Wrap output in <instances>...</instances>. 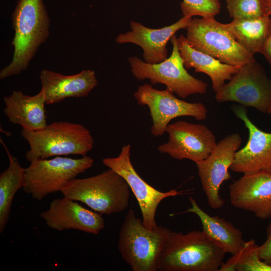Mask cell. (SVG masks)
<instances>
[{"label":"cell","instance_id":"6da1fadb","mask_svg":"<svg viewBox=\"0 0 271 271\" xmlns=\"http://www.w3.org/2000/svg\"><path fill=\"white\" fill-rule=\"evenodd\" d=\"M12 19L13 56L11 62L0 71L1 80L26 70L49 35L50 21L43 0H18Z\"/></svg>","mask_w":271,"mask_h":271},{"label":"cell","instance_id":"7a4b0ae2","mask_svg":"<svg viewBox=\"0 0 271 271\" xmlns=\"http://www.w3.org/2000/svg\"><path fill=\"white\" fill-rule=\"evenodd\" d=\"M226 252L203 231H170L158 264L160 271H218Z\"/></svg>","mask_w":271,"mask_h":271},{"label":"cell","instance_id":"3957f363","mask_svg":"<svg viewBox=\"0 0 271 271\" xmlns=\"http://www.w3.org/2000/svg\"><path fill=\"white\" fill-rule=\"evenodd\" d=\"M22 137L29 143L27 160L45 159L69 155L87 156L93 147L94 140L89 129L80 123L55 121L34 131L22 129Z\"/></svg>","mask_w":271,"mask_h":271},{"label":"cell","instance_id":"277c9868","mask_svg":"<svg viewBox=\"0 0 271 271\" xmlns=\"http://www.w3.org/2000/svg\"><path fill=\"white\" fill-rule=\"evenodd\" d=\"M61 192L102 215L124 211L129 204L130 188L121 176L108 168L93 176L70 180Z\"/></svg>","mask_w":271,"mask_h":271},{"label":"cell","instance_id":"5b68a950","mask_svg":"<svg viewBox=\"0 0 271 271\" xmlns=\"http://www.w3.org/2000/svg\"><path fill=\"white\" fill-rule=\"evenodd\" d=\"M170 231L162 226L148 228L130 209L119 234L117 247L122 258L133 271L158 270L160 256Z\"/></svg>","mask_w":271,"mask_h":271},{"label":"cell","instance_id":"8992f818","mask_svg":"<svg viewBox=\"0 0 271 271\" xmlns=\"http://www.w3.org/2000/svg\"><path fill=\"white\" fill-rule=\"evenodd\" d=\"M170 41L173 46L172 53L161 62L149 64L136 56L129 57L128 61L133 76L139 80L148 79L152 84H164L182 98L206 93L207 84L190 75L185 67L176 36L174 35Z\"/></svg>","mask_w":271,"mask_h":271},{"label":"cell","instance_id":"52a82bcc","mask_svg":"<svg viewBox=\"0 0 271 271\" xmlns=\"http://www.w3.org/2000/svg\"><path fill=\"white\" fill-rule=\"evenodd\" d=\"M25 168L23 191L38 201L61 191L65 185L93 165L94 160L85 156L79 159L61 156L52 159H38Z\"/></svg>","mask_w":271,"mask_h":271},{"label":"cell","instance_id":"ba28073f","mask_svg":"<svg viewBox=\"0 0 271 271\" xmlns=\"http://www.w3.org/2000/svg\"><path fill=\"white\" fill-rule=\"evenodd\" d=\"M186 29V39L193 48L223 63L241 67L256 60L215 18H192Z\"/></svg>","mask_w":271,"mask_h":271},{"label":"cell","instance_id":"9c48e42d","mask_svg":"<svg viewBox=\"0 0 271 271\" xmlns=\"http://www.w3.org/2000/svg\"><path fill=\"white\" fill-rule=\"evenodd\" d=\"M215 99L219 103L237 102L267 113L271 108V79L255 60L240 67L216 92Z\"/></svg>","mask_w":271,"mask_h":271},{"label":"cell","instance_id":"30bf717a","mask_svg":"<svg viewBox=\"0 0 271 271\" xmlns=\"http://www.w3.org/2000/svg\"><path fill=\"white\" fill-rule=\"evenodd\" d=\"M138 103L147 106L153 124L151 132L155 137L162 136L171 120L180 116H191L205 120L207 110L201 102H188L177 98L168 88L158 90L149 84L139 86L134 93Z\"/></svg>","mask_w":271,"mask_h":271},{"label":"cell","instance_id":"8fae6325","mask_svg":"<svg viewBox=\"0 0 271 271\" xmlns=\"http://www.w3.org/2000/svg\"><path fill=\"white\" fill-rule=\"evenodd\" d=\"M241 142L239 133L230 134L217 143L206 158L195 163L202 189L212 209H220L224 204L219 190L222 183L231 178L229 169Z\"/></svg>","mask_w":271,"mask_h":271},{"label":"cell","instance_id":"7c38bea8","mask_svg":"<svg viewBox=\"0 0 271 271\" xmlns=\"http://www.w3.org/2000/svg\"><path fill=\"white\" fill-rule=\"evenodd\" d=\"M130 149V145H125L121 148L118 156L104 158L102 163L124 179L138 201L144 225L149 229H153L158 226L155 217L161 202L166 198L175 197L181 193L174 189L161 192L145 181L131 163Z\"/></svg>","mask_w":271,"mask_h":271},{"label":"cell","instance_id":"4fadbf2b","mask_svg":"<svg viewBox=\"0 0 271 271\" xmlns=\"http://www.w3.org/2000/svg\"><path fill=\"white\" fill-rule=\"evenodd\" d=\"M168 141L158 151L171 158L187 159L195 163L206 158L217 145L213 132L203 124L179 120L167 126Z\"/></svg>","mask_w":271,"mask_h":271},{"label":"cell","instance_id":"5bb4252c","mask_svg":"<svg viewBox=\"0 0 271 271\" xmlns=\"http://www.w3.org/2000/svg\"><path fill=\"white\" fill-rule=\"evenodd\" d=\"M248 131L245 146L237 151L230 170L243 174L260 172L271 173V133L260 129L249 119L244 107L231 106Z\"/></svg>","mask_w":271,"mask_h":271},{"label":"cell","instance_id":"9a60e30c","mask_svg":"<svg viewBox=\"0 0 271 271\" xmlns=\"http://www.w3.org/2000/svg\"><path fill=\"white\" fill-rule=\"evenodd\" d=\"M40 216L48 227L59 231L75 229L97 234L104 227L102 214L87 209L77 201L65 196L53 200Z\"/></svg>","mask_w":271,"mask_h":271},{"label":"cell","instance_id":"2e32d148","mask_svg":"<svg viewBox=\"0 0 271 271\" xmlns=\"http://www.w3.org/2000/svg\"><path fill=\"white\" fill-rule=\"evenodd\" d=\"M231 204L261 219L271 217V173L243 174L229 187Z\"/></svg>","mask_w":271,"mask_h":271},{"label":"cell","instance_id":"e0dca14e","mask_svg":"<svg viewBox=\"0 0 271 271\" xmlns=\"http://www.w3.org/2000/svg\"><path fill=\"white\" fill-rule=\"evenodd\" d=\"M192 18L183 16L170 26L160 29L149 28L141 23L130 21V30L118 35L116 43L136 44L142 48L145 62L158 63L168 57L167 45L169 41L179 30L186 28Z\"/></svg>","mask_w":271,"mask_h":271},{"label":"cell","instance_id":"ac0fdd59","mask_svg":"<svg viewBox=\"0 0 271 271\" xmlns=\"http://www.w3.org/2000/svg\"><path fill=\"white\" fill-rule=\"evenodd\" d=\"M40 79L46 104H55L69 97L87 96L98 84L95 71L89 69L71 75L43 69Z\"/></svg>","mask_w":271,"mask_h":271},{"label":"cell","instance_id":"d6986e66","mask_svg":"<svg viewBox=\"0 0 271 271\" xmlns=\"http://www.w3.org/2000/svg\"><path fill=\"white\" fill-rule=\"evenodd\" d=\"M4 112L9 121L19 124L22 129L37 130L46 127L47 115L45 99L42 91L33 96L24 94L22 91H14L4 97Z\"/></svg>","mask_w":271,"mask_h":271},{"label":"cell","instance_id":"ffe728a7","mask_svg":"<svg viewBox=\"0 0 271 271\" xmlns=\"http://www.w3.org/2000/svg\"><path fill=\"white\" fill-rule=\"evenodd\" d=\"M180 55L186 69L193 68L196 72L208 75L215 92H218L240 67L223 63L214 57L193 48L183 35L177 38Z\"/></svg>","mask_w":271,"mask_h":271},{"label":"cell","instance_id":"44dd1931","mask_svg":"<svg viewBox=\"0 0 271 271\" xmlns=\"http://www.w3.org/2000/svg\"><path fill=\"white\" fill-rule=\"evenodd\" d=\"M191 206L185 213L196 214L202 226V231L207 236L222 248L226 253L233 255L243 246L241 231L231 222L218 216H211L202 210L192 197L189 198Z\"/></svg>","mask_w":271,"mask_h":271},{"label":"cell","instance_id":"7402d4cb","mask_svg":"<svg viewBox=\"0 0 271 271\" xmlns=\"http://www.w3.org/2000/svg\"><path fill=\"white\" fill-rule=\"evenodd\" d=\"M0 141L7 154L9 165L0 174V233L5 230L9 221L11 207L17 191L24 184L25 168L22 167L18 160L13 156L6 144Z\"/></svg>","mask_w":271,"mask_h":271},{"label":"cell","instance_id":"603a6c76","mask_svg":"<svg viewBox=\"0 0 271 271\" xmlns=\"http://www.w3.org/2000/svg\"><path fill=\"white\" fill-rule=\"evenodd\" d=\"M269 16L253 19H233L225 27L236 40L250 53H260L269 34Z\"/></svg>","mask_w":271,"mask_h":271},{"label":"cell","instance_id":"cb8c5ba5","mask_svg":"<svg viewBox=\"0 0 271 271\" xmlns=\"http://www.w3.org/2000/svg\"><path fill=\"white\" fill-rule=\"evenodd\" d=\"M254 239L245 241L242 247L223 262L219 271H271V265L261 260Z\"/></svg>","mask_w":271,"mask_h":271},{"label":"cell","instance_id":"d4e9b609","mask_svg":"<svg viewBox=\"0 0 271 271\" xmlns=\"http://www.w3.org/2000/svg\"><path fill=\"white\" fill-rule=\"evenodd\" d=\"M229 15L233 19H253L265 16L262 0H226Z\"/></svg>","mask_w":271,"mask_h":271},{"label":"cell","instance_id":"484cf974","mask_svg":"<svg viewBox=\"0 0 271 271\" xmlns=\"http://www.w3.org/2000/svg\"><path fill=\"white\" fill-rule=\"evenodd\" d=\"M180 9L184 17L214 18L221 10L219 0H183Z\"/></svg>","mask_w":271,"mask_h":271},{"label":"cell","instance_id":"4316f807","mask_svg":"<svg viewBox=\"0 0 271 271\" xmlns=\"http://www.w3.org/2000/svg\"><path fill=\"white\" fill-rule=\"evenodd\" d=\"M266 239L258 246V254L261 260L271 265V221L266 229Z\"/></svg>","mask_w":271,"mask_h":271},{"label":"cell","instance_id":"83f0119b","mask_svg":"<svg viewBox=\"0 0 271 271\" xmlns=\"http://www.w3.org/2000/svg\"><path fill=\"white\" fill-rule=\"evenodd\" d=\"M260 53L265 57L271 68V33L267 37Z\"/></svg>","mask_w":271,"mask_h":271},{"label":"cell","instance_id":"f1b7e54d","mask_svg":"<svg viewBox=\"0 0 271 271\" xmlns=\"http://www.w3.org/2000/svg\"><path fill=\"white\" fill-rule=\"evenodd\" d=\"M265 8V16H271V0H262Z\"/></svg>","mask_w":271,"mask_h":271},{"label":"cell","instance_id":"f546056e","mask_svg":"<svg viewBox=\"0 0 271 271\" xmlns=\"http://www.w3.org/2000/svg\"><path fill=\"white\" fill-rule=\"evenodd\" d=\"M269 33H271V19L270 20Z\"/></svg>","mask_w":271,"mask_h":271},{"label":"cell","instance_id":"4dcf8cb0","mask_svg":"<svg viewBox=\"0 0 271 271\" xmlns=\"http://www.w3.org/2000/svg\"><path fill=\"white\" fill-rule=\"evenodd\" d=\"M267 114H271V108H270V109L268 110V112H267Z\"/></svg>","mask_w":271,"mask_h":271}]
</instances>
